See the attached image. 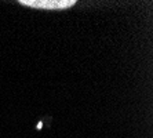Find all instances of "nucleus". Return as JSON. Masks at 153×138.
I'll return each instance as SVG.
<instances>
[{
  "label": "nucleus",
  "instance_id": "1",
  "mask_svg": "<svg viewBox=\"0 0 153 138\" xmlns=\"http://www.w3.org/2000/svg\"><path fill=\"white\" fill-rule=\"evenodd\" d=\"M19 4L43 10H65L76 4L75 0H21Z\"/></svg>",
  "mask_w": 153,
  "mask_h": 138
}]
</instances>
